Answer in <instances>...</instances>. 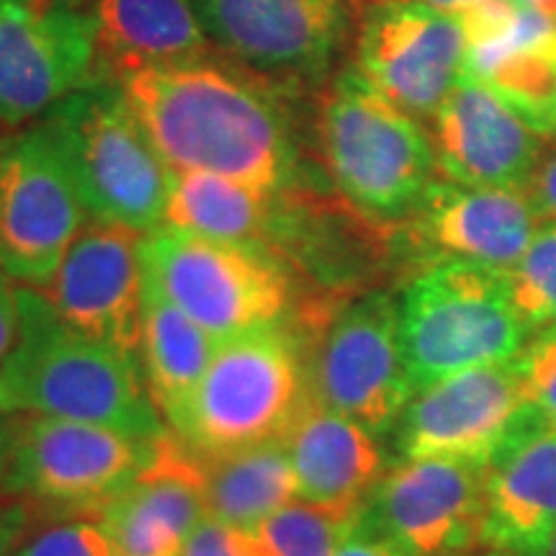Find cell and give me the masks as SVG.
<instances>
[{
  "label": "cell",
  "instance_id": "6da1fadb",
  "mask_svg": "<svg viewBox=\"0 0 556 556\" xmlns=\"http://www.w3.org/2000/svg\"><path fill=\"white\" fill-rule=\"evenodd\" d=\"M170 170H206L268 193L304 184L289 96L225 58L116 80Z\"/></svg>",
  "mask_w": 556,
  "mask_h": 556
},
{
  "label": "cell",
  "instance_id": "7a4b0ae2",
  "mask_svg": "<svg viewBox=\"0 0 556 556\" xmlns=\"http://www.w3.org/2000/svg\"><path fill=\"white\" fill-rule=\"evenodd\" d=\"M0 413L96 422L144 441L168 428L139 361L70 328L31 287H18V336L0 364Z\"/></svg>",
  "mask_w": 556,
  "mask_h": 556
},
{
  "label": "cell",
  "instance_id": "3957f363",
  "mask_svg": "<svg viewBox=\"0 0 556 556\" xmlns=\"http://www.w3.org/2000/svg\"><path fill=\"white\" fill-rule=\"evenodd\" d=\"M317 144L336 191L381 225H405L441 178L430 131L356 67L336 70L323 88Z\"/></svg>",
  "mask_w": 556,
  "mask_h": 556
},
{
  "label": "cell",
  "instance_id": "277c9868",
  "mask_svg": "<svg viewBox=\"0 0 556 556\" xmlns=\"http://www.w3.org/2000/svg\"><path fill=\"white\" fill-rule=\"evenodd\" d=\"M309 397L304 340L289 319L222 340L165 426L201 454L281 443Z\"/></svg>",
  "mask_w": 556,
  "mask_h": 556
},
{
  "label": "cell",
  "instance_id": "5b68a950",
  "mask_svg": "<svg viewBox=\"0 0 556 556\" xmlns=\"http://www.w3.org/2000/svg\"><path fill=\"white\" fill-rule=\"evenodd\" d=\"M41 119L52 129L90 219L150 235L165 222L170 168L114 78H96Z\"/></svg>",
  "mask_w": 556,
  "mask_h": 556
},
{
  "label": "cell",
  "instance_id": "8992f818",
  "mask_svg": "<svg viewBox=\"0 0 556 556\" xmlns=\"http://www.w3.org/2000/svg\"><path fill=\"white\" fill-rule=\"evenodd\" d=\"M400 340L413 389L523 356L531 345L505 270L435 261L397 296Z\"/></svg>",
  "mask_w": 556,
  "mask_h": 556
},
{
  "label": "cell",
  "instance_id": "52a82bcc",
  "mask_svg": "<svg viewBox=\"0 0 556 556\" xmlns=\"http://www.w3.org/2000/svg\"><path fill=\"white\" fill-rule=\"evenodd\" d=\"M144 278L208 336L229 340L291 319L296 274L276 250L157 227L142 240Z\"/></svg>",
  "mask_w": 556,
  "mask_h": 556
},
{
  "label": "cell",
  "instance_id": "ba28073f",
  "mask_svg": "<svg viewBox=\"0 0 556 556\" xmlns=\"http://www.w3.org/2000/svg\"><path fill=\"white\" fill-rule=\"evenodd\" d=\"M304 353L312 397L379 441L392 433L415 394L402 356L397 296L364 291L348 299L304 338Z\"/></svg>",
  "mask_w": 556,
  "mask_h": 556
},
{
  "label": "cell",
  "instance_id": "9c48e42d",
  "mask_svg": "<svg viewBox=\"0 0 556 556\" xmlns=\"http://www.w3.org/2000/svg\"><path fill=\"white\" fill-rule=\"evenodd\" d=\"M0 484L21 503L96 518L148 467L152 443L124 430L65 417L16 415Z\"/></svg>",
  "mask_w": 556,
  "mask_h": 556
},
{
  "label": "cell",
  "instance_id": "30bf717a",
  "mask_svg": "<svg viewBox=\"0 0 556 556\" xmlns=\"http://www.w3.org/2000/svg\"><path fill=\"white\" fill-rule=\"evenodd\" d=\"M235 67L296 99L330 78L351 34L348 0H193Z\"/></svg>",
  "mask_w": 556,
  "mask_h": 556
},
{
  "label": "cell",
  "instance_id": "8fae6325",
  "mask_svg": "<svg viewBox=\"0 0 556 556\" xmlns=\"http://www.w3.org/2000/svg\"><path fill=\"white\" fill-rule=\"evenodd\" d=\"M88 219L45 119L0 139V268L13 281L45 289Z\"/></svg>",
  "mask_w": 556,
  "mask_h": 556
},
{
  "label": "cell",
  "instance_id": "7c38bea8",
  "mask_svg": "<svg viewBox=\"0 0 556 556\" xmlns=\"http://www.w3.org/2000/svg\"><path fill=\"white\" fill-rule=\"evenodd\" d=\"M101 75L90 0H0V124L37 122Z\"/></svg>",
  "mask_w": 556,
  "mask_h": 556
},
{
  "label": "cell",
  "instance_id": "4fadbf2b",
  "mask_svg": "<svg viewBox=\"0 0 556 556\" xmlns=\"http://www.w3.org/2000/svg\"><path fill=\"white\" fill-rule=\"evenodd\" d=\"M528 407L523 361L490 364L417 389L392 430L397 462L454 458L484 464Z\"/></svg>",
  "mask_w": 556,
  "mask_h": 556
},
{
  "label": "cell",
  "instance_id": "5bb4252c",
  "mask_svg": "<svg viewBox=\"0 0 556 556\" xmlns=\"http://www.w3.org/2000/svg\"><path fill=\"white\" fill-rule=\"evenodd\" d=\"M356 67L409 116L430 122L458 86L467 37L458 16L420 0H397L361 13Z\"/></svg>",
  "mask_w": 556,
  "mask_h": 556
},
{
  "label": "cell",
  "instance_id": "9a60e30c",
  "mask_svg": "<svg viewBox=\"0 0 556 556\" xmlns=\"http://www.w3.org/2000/svg\"><path fill=\"white\" fill-rule=\"evenodd\" d=\"M407 556H464L482 546L484 464L454 458L397 462L364 507Z\"/></svg>",
  "mask_w": 556,
  "mask_h": 556
},
{
  "label": "cell",
  "instance_id": "2e32d148",
  "mask_svg": "<svg viewBox=\"0 0 556 556\" xmlns=\"http://www.w3.org/2000/svg\"><path fill=\"white\" fill-rule=\"evenodd\" d=\"M142 232L88 219L45 294L70 328L139 361L144 307Z\"/></svg>",
  "mask_w": 556,
  "mask_h": 556
},
{
  "label": "cell",
  "instance_id": "e0dca14e",
  "mask_svg": "<svg viewBox=\"0 0 556 556\" xmlns=\"http://www.w3.org/2000/svg\"><path fill=\"white\" fill-rule=\"evenodd\" d=\"M430 124L441 178L477 189H526L548 137L495 90L462 75Z\"/></svg>",
  "mask_w": 556,
  "mask_h": 556
},
{
  "label": "cell",
  "instance_id": "ac0fdd59",
  "mask_svg": "<svg viewBox=\"0 0 556 556\" xmlns=\"http://www.w3.org/2000/svg\"><path fill=\"white\" fill-rule=\"evenodd\" d=\"M464 75L492 88L533 129L556 137V21L516 0H490L458 16Z\"/></svg>",
  "mask_w": 556,
  "mask_h": 556
},
{
  "label": "cell",
  "instance_id": "d6986e66",
  "mask_svg": "<svg viewBox=\"0 0 556 556\" xmlns=\"http://www.w3.org/2000/svg\"><path fill=\"white\" fill-rule=\"evenodd\" d=\"M539 222L526 189H477L438 178L402 227L422 266L467 261L510 274L523 258Z\"/></svg>",
  "mask_w": 556,
  "mask_h": 556
},
{
  "label": "cell",
  "instance_id": "ffe728a7",
  "mask_svg": "<svg viewBox=\"0 0 556 556\" xmlns=\"http://www.w3.org/2000/svg\"><path fill=\"white\" fill-rule=\"evenodd\" d=\"M556 536V426L523 409L484 467L482 546L546 556Z\"/></svg>",
  "mask_w": 556,
  "mask_h": 556
},
{
  "label": "cell",
  "instance_id": "44dd1931",
  "mask_svg": "<svg viewBox=\"0 0 556 556\" xmlns=\"http://www.w3.org/2000/svg\"><path fill=\"white\" fill-rule=\"evenodd\" d=\"M206 518L197 454L170 428L152 443L148 467L99 516L116 556H184Z\"/></svg>",
  "mask_w": 556,
  "mask_h": 556
},
{
  "label": "cell",
  "instance_id": "7402d4cb",
  "mask_svg": "<svg viewBox=\"0 0 556 556\" xmlns=\"http://www.w3.org/2000/svg\"><path fill=\"white\" fill-rule=\"evenodd\" d=\"M296 497L304 503L358 513L387 475L379 438L343 413L307 397L287 438Z\"/></svg>",
  "mask_w": 556,
  "mask_h": 556
},
{
  "label": "cell",
  "instance_id": "603a6c76",
  "mask_svg": "<svg viewBox=\"0 0 556 556\" xmlns=\"http://www.w3.org/2000/svg\"><path fill=\"white\" fill-rule=\"evenodd\" d=\"M90 13L106 78L222 58L193 0H90Z\"/></svg>",
  "mask_w": 556,
  "mask_h": 556
},
{
  "label": "cell",
  "instance_id": "cb8c5ba5",
  "mask_svg": "<svg viewBox=\"0 0 556 556\" xmlns=\"http://www.w3.org/2000/svg\"><path fill=\"white\" fill-rule=\"evenodd\" d=\"M193 454L206 516L212 520L248 531L299 500L283 441L227 454H201L193 448Z\"/></svg>",
  "mask_w": 556,
  "mask_h": 556
},
{
  "label": "cell",
  "instance_id": "d4e9b609",
  "mask_svg": "<svg viewBox=\"0 0 556 556\" xmlns=\"http://www.w3.org/2000/svg\"><path fill=\"white\" fill-rule=\"evenodd\" d=\"M217 345V338L208 336L197 319L144 278L139 368L163 420L189 400L212 364Z\"/></svg>",
  "mask_w": 556,
  "mask_h": 556
},
{
  "label": "cell",
  "instance_id": "484cf974",
  "mask_svg": "<svg viewBox=\"0 0 556 556\" xmlns=\"http://www.w3.org/2000/svg\"><path fill=\"white\" fill-rule=\"evenodd\" d=\"M278 193L206 170H173L165 227L201 238L268 245Z\"/></svg>",
  "mask_w": 556,
  "mask_h": 556
},
{
  "label": "cell",
  "instance_id": "4316f807",
  "mask_svg": "<svg viewBox=\"0 0 556 556\" xmlns=\"http://www.w3.org/2000/svg\"><path fill=\"white\" fill-rule=\"evenodd\" d=\"M361 513L294 500L245 533L255 556H336Z\"/></svg>",
  "mask_w": 556,
  "mask_h": 556
},
{
  "label": "cell",
  "instance_id": "83f0119b",
  "mask_svg": "<svg viewBox=\"0 0 556 556\" xmlns=\"http://www.w3.org/2000/svg\"><path fill=\"white\" fill-rule=\"evenodd\" d=\"M513 304L533 340L556 336V222L541 219L523 258L507 274Z\"/></svg>",
  "mask_w": 556,
  "mask_h": 556
},
{
  "label": "cell",
  "instance_id": "f1b7e54d",
  "mask_svg": "<svg viewBox=\"0 0 556 556\" xmlns=\"http://www.w3.org/2000/svg\"><path fill=\"white\" fill-rule=\"evenodd\" d=\"M11 556H116L101 520H65L21 541Z\"/></svg>",
  "mask_w": 556,
  "mask_h": 556
},
{
  "label": "cell",
  "instance_id": "f546056e",
  "mask_svg": "<svg viewBox=\"0 0 556 556\" xmlns=\"http://www.w3.org/2000/svg\"><path fill=\"white\" fill-rule=\"evenodd\" d=\"M520 361L528 407L548 426H556V336L533 340Z\"/></svg>",
  "mask_w": 556,
  "mask_h": 556
},
{
  "label": "cell",
  "instance_id": "4dcf8cb0",
  "mask_svg": "<svg viewBox=\"0 0 556 556\" xmlns=\"http://www.w3.org/2000/svg\"><path fill=\"white\" fill-rule=\"evenodd\" d=\"M184 556H255L250 546L248 533L242 528L219 523L206 518L197 531L191 533Z\"/></svg>",
  "mask_w": 556,
  "mask_h": 556
},
{
  "label": "cell",
  "instance_id": "1f68e13d",
  "mask_svg": "<svg viewBox=\"0 0 556 556\" xmlns=\"http://www.w3.org/2000/svg\"><path fill=\"white\" fill-rule=\"evenodd\" d=\"M526 191L536 206L539 217L556 222V144L552 148L548 142L544 157L539 160L536 170L526 184Z\"/></svg>",
  "mask_w": 556,
  "mask_h": 556
},
{
  "label": "cell",
  "instance_id": "d6a6232c",
  "mask_svg": "<svg viewBox=\"0 0 556 556\" xmlns=\"http://www.w3.org/2000/svg\"><path fill=\"white\" fill-rule=\"evenodd\" d=\"M336 556H407L392 539L384 536L377 526H371L361 513L351 536L343 541Z\"/></svg>",
  "mask_w": 556,
  "mask_h": 556
},
{
  "label": "cell",
  "instance_id": "836d02e7",
  "mask_svg": "<svg viewBox=\"0 0 556 556\" xmlns=\"http://www.w3.org/2000/svg\"><path fill=\"white\" fill-rule=\"evenodd\" d=\"M11 281L13 278L0 268V364L18 336V289Z\"/></svg>",
  "mask_w": 556,
  "mask_h": 556
},
{
  "label": "cell",
  "instance_id": "e575fe53",
  "mask_svg": "<svg viewBox=\"0 0 556 556\" xmlns=\"http://www.w3.org/2000/svg\"><path fill=\"white\" fill-rule=\"evenodd\" d=\"M26 516H29V507L21 500L11 495L0 497V556H11L13 548L21 544Z\"/></svg>",
  "mask_w": 556,
  "mask_h": 556
},
{
  "label": "cell",
  "instance_id": "d590c367",
  "mask_svg": "<svg viewBox=\"0 0 556 556\" xmlns=\"http://www.w3.org/2000/svg\"><path fill=\"white\" fill-rule=\"evenodd\" d=\"M420 3H426V5H430V9H435V11L451 13V16H462V13H467L469 9H475V5L490 3V0H420Z\"/></svg>",
  "mask_w": 556,
  "mask_h": 556
},
{
  "label": "cell",
  "instance_id": "8d00e7d4",
  "mask_svg": "<svg viewBox=\"0 0 556 556\" xmlns=\"http://www.w3.org/2000/svg\"><path fill=\"white\" fill-rule=\"evenodd\" d=\"M520 5H528V9H536L539 13L556 21V0H516Z\"/></svg>",
  "mask_w": 556,
  "mask_h": 556
},
{
  "label": "cell",
  "instance_id": "74e56055",
  "mask_svg": "<svg viewBox=\"0 0 556 556\" xmlns=\"http://www.w3.org/2000/svg\"><path fill=\"white\" fill-rule=\"evenodd\" d=\"M351 9L356 13H366L371 9H379V5H389V3H397V0H348Z\"/></svg>",
  "mask_w": 556,
  "mask_h": 556
},
{
  "label": "cell",
  "instance_id": "f35d334b",
  "mask_svg": "<svg viewBox=\"0 0 556 556\" xmlns=\"http://www.w3.org/2000/svg\"><path fill=\"white\" fill-rule=\"evenodd\" d=\"M5 456H9V426L0 428V479L5 471Z\"/></svg>",
  "mask_w": 556,
  "mask_h": 556
},
{
  "label": "cell",
  "instance_id": "ab89813d",
  "mask_svg": "<svg viewBox=\"0 0 556 556\" xmlns=\"http://www.w3.org/2000/svg\"><path fill=\"white\" fill-rule=\"evenodd\" d=\"M464 556H510V554L500 552V548H492V546H479V548H475V552H469Z\"/></svg>",
  "mask_w": 556,
  "mask_h": 556
},
{
  "label": "cell",
  "instance_id": "60d3db41",
  "mask_svg": "<svg viewBox=\"0 0 556 556\" xmlns=\"http://www.w3.org/2000/svg\"><path fill=\"white\" fill-rule=\"evenodd\" d=\"M546 556H556V536H554V541H552V546H548Z\"/></svg>",
  "mask_w": 556,
  "mask_h": 556
}]
</instances>
